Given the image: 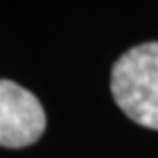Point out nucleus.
Wrapping results in <instances>:
<instances>
[{"mask_svg": "<svg viewBox=\"0 0 158 158\" xmlns=\"http://www.w3.org/2000/svg\"><path fill=\"white\" fill-rule=\"evenodd\" d=\"M44 130L46 112L36 95L12 80H0V147H29Z\"/></svg>", "mask_w": 158, "mask_h": 158, "instance_id": "obj_2", "label": "nucleus"}, {"mask_svg": "<svg viewBox=\"0 0 158 158\" xmlns=\"http://www.w3.org/2000/svg\"><path fill=\"white\" fill-rule=\"evenodd\" d=\"M110 92L128 118L158 130V42L120 55L110 71Z\"/></svg>", "mask_w": 158, "mask_h": 158, "instance_id": "obj_1", "label": "nucleus"}]
</instances>
